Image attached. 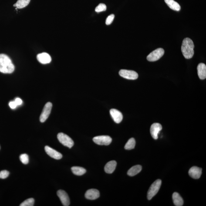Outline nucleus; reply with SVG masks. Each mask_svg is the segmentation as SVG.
<instances>
[{
    "label": "nucleus",
    "instance_id": "6e6552de",
    "mask_svg": "<svg viewBox=\"0 0 206 206\" xmlns=\"http://www.w3.org/2000/svg\"><path fill=\"white\" fill-rule=\"evenodd\" d=\"M52 104L51 102H48L45 105L40 117V121L41 123L45 122L49 117L52 110Z\"/></svg>",
    "mask_w": 206,
    "mask_h": 206
},
{
    "label": "nucleus",
    "instance_id": "39448f33",
    "mask_svg": "<svg viewBox=\"0 0 206 206\" xmlns=\"http://www.w3.org/2000/svg\"><path fill=\"white\" fill-rule=\"evenodd\" d=\"M164 50L162 48H158L155 50L148 55L147 59L150 62H155L158 60L164 55Z\"/></svg>",
    "mask_w": 206,
    "mask_h": 206
},
{
    "label": "nucleus",
    "instance_id": "a878e982",
    "mask_svg": "<svg viewBox=\"0 0 206 206\" xmlns=\"http://www.w3.org/2000/svg\"><path fill=\"white\" fill-rule=\"evenodd\" d=\"M106 6L104 4H100L96 8L95 11L97 12H100L106 11Z\"/></svg>",
    "mask_w": 206,
    "mask_h": 206
},
{
    "label": "nucleus",
    "instance_id": "393cba45",
    "mask_svg": "<svg viewBox=\"0 0 206 206\" xmlns=\"http://www.w3.org/2000/svg\"><path fill=\"white\" fill-rule=\"evenodd\" d=\"M20 158L21 162L24 164H26L29 163V157L27 154L24 153V154L21 155H20Z\"/></svg>",
    "mask_w": 206,
    "mask_h": 206
},
{
    "label": "nucleus",
    "instance_id": "f257e3e1",
    "mask_svg": "<svg viewBox=\"0 0 206 206\" xmlns=\"http://www.w3.org/2000/svg\"><path fill=\"white\" fill-rule=\"evenodd\" d=\"M15 70V66L8 55L0 54V72L5 74H11Z\"/></svg>",
    "mask_w": 206,
    "mask_h": 206
},
{
    "label": "nucleus",
    "instance_id": "c756f323",
    "mask_svg": "<svg viewBox=\"0 0 206 206\" xmlns=\"http://www.w3.org/2000/svg\"><path fill=\"white\" fill-rule=\"evenodd\" d=\"M14 101L16 103V104L17 106H20V105L22 104L23 102L22 99L19 98H17L15 99V100Z\"/></svg>",
    "mask_w": 206,
    "mask_h": 206
},
{
    "label": "nucleus",
    "instance_id": "f3484780",
    "mask_svg": "<svg viewBox=\"0 0 206 206\" xmlns=\"http://www.w3.org/2000/svg\"><path fill=\"white\" fill-rule=\"evenodd\" d=\"M117 163L115 161H109L106 163L104 168L105 172L108 174H111L115 170Z\"/></svg>",
    "mask_w": 206,
    "mask_h": 206
},
{
    "label": "nucleus",
    "instance_id": "20e7f679",
    "mask_svg": "<svg viewBox=\"0 0 206 206\" xmlns=\"http://www.w3.org/2000/svg\"><path fill=\"white\" fill-rule=\"evenodd\" d=\"M57 138L62 144L69 149L73 147L74 144L73 140L69 136L63 133L58 134Z\"/></svg>",
    "mask_w": 206,
    "mask_h": 206
},
{
    "label": "nucleus",
    "instance_id": "ddd939ff",
    "mask_svg": "<svg viewBox=\"0 0 206 206\" xmlns=\"http://www.w3.org/2000/svg\"><path fill=\"white\" fill-rule=\"evenodd\" d=\"M110 114L113 120L116 123H120L123 120V115L121 112L116 109H111Z\"/></svg>",
    "mask_w": 206,
    "mask_h": 206
},
{
    "label": "nucleus",
    "instance_id": "1a4fd4ad",
    "mask_svg": "<svg viewBox=\"0 0 206 206\" xmlns=\"http://www.w3.org/2000/svg\"><path fill=\"white\" fill-rule=\"evenodd\" d=\"M162 129L161 124L158 123L153 124L150 129V132L152 137L154 140H157L158 138V134Z\"/></svg>",
    "mask_w": 206,
    "mask_h": 206
},
{
    "label": "nucleus",
    "instance_id": "f03ea898",
    "mask_svg": "<svg viewBox=\"0 0 206 206\" xmlns=\"http://www.w3.org/2000/svg\"><path fill=\"white\" fill-rule=\"evenodd\" d=\"M194 45L193 41L189 38L183 40L181 46V51L183 56L186 59H190L194 55Z\"/></svg>",
    "mask_w": 206,
    "mask_h": 206
},
{
    "label": "nucleus",
    "instance_id": "aec40b11",
    "mask_svg": "<svg viewBox=\"0 0 206 206\" xmlns=\"http://www.w3.org/2000/svg\"><path fill=\"white\" fill-rule=\"evenodd\" d=\"M142 169L141 166L140 165H137L133 166L128 171V175L130 177H133L138 174L141 171Z\"/></svg>",
    "mask_w": 206,
    "mask_h": 206
},
{
    "label": "nucleus",
    "instance_id": "9d476101",
    "mask_svg": "<svg viewBox=\"0 0 206 206\" xmlns=\"http://www.w3.org/2000/svg\"><path fill=\"white\" fill-rule=\"evenodd\" d=\"M57 194L63 206L69 205L70 200L69 195L66 192L63 190H60L57 191Z\"/></svg>",
    "mask_w": 206,
    "mask_h": 206
},
{
    "label": "nucleus",
    "instance_id": "a211bd4d",
    "mask_svg": "<svg viewBox=\"0 0 206 206\" xmlns=\"http://www.w3.org/2000/svg\"><path fill=\"white\" fill-rule=\"evenodd\" d=\"M173 203L177 206H182L183 205L184 201L180 195L177 192L173 193L172 196Z\"/></svg>",
    "mask_w": 206,
    "mask_h": 206
},
{
    "label": "nucleus",
    "instance_id": "b1692460",
    "mask_svg": "<svg viewBox=\"0 0 206 206\" xmlns=\"http://www.w3.org/2000/svg\"><path fill=\"white\" fill-rule=\"evenodd\" d=\"M35 203V200L33 198H28L20 204V206H33Z\"/></svg>",
    "mask_w": 206,
    "mask_h": 206
},
{
    "label": "nucleus",
    "instance_id": "f8f14e48",
    "mask_svg": "<svg viewBox=\"0 0 206 206\" xmlns=\"http://www.w3.org/2000/svg\"><path fill=\"white\" fill-rule=\"evenodd\" d=\"M85 196L88 199L94 200L100 197V193L99 190L96 189H90L86 191Z\"/></svg>",
    "mask_w": 206,
    "mask_h": 206
},
{
    "label": "nucleus",
    "instance_id": "bb28decb",
    "mask_svg": "<svg viewBox=\"0 0 206 206\" xmlns=\"http://www.w3.org/2000/svg\"><path fill=\"white\" fill-rule=\"evenodd\" d=\"M114 18L115 15H113V14H111V15L108 16L106 20V25H110L112 23V22H113Z\"/></svg>",
    "mask_w": 206,
    "mask_h": 206
},
{
    "label": "nucleus",
    "instance_id": "423d86ee",
    "mask_svg": "<svg viewBox=\"0 0 206 206\" xmlns=\"http://www.w3.org/2000/svg\"><path fill=\"white\" fill-rule=\"evenodd\" d=\"M93 141L99 145L108 146L112 142L111 137L108 136H100L93 138Z\"/></svg>",
    "mask_w": 206,
    "mask_h": 206
},
{
    "label": "nucleus",
    "instance_id": "5701e85b",
    "mask_svg": "<svg viewBox=\"0 0 206 206\" xmlns=\"http://www.w3.org/2000/svg\"><path fill=\"white\" fill-rule=\"evenodd\" d=\"M31 0H18L16 4L18 8H22L27 6Z\"/></svg>",
    "mask_w": 206,
    "mask_h": 206
},
{
    "label": "nucleus",
    "instance_id": "dca6fc26",
    "mask_svg": "<svg viewBox=\"0 0 206 206\" xmlns=\"http://www.w3.org/2000/svg\"><path fill=\"white\" fill-rule=\"evenodd\" d=\"M197 71L199 78L201 79H204L206 78V66L204 63L199 64L197 66Z\"/></svg>",
    "mask_w": 206,
    "mask_h": 206
},
{
    "label": "nucleus",
    "instance_id": "6ab92c4d",
    "mask_svg": "<svg viewBox=\"0 0 206 206\" xmlns=\"http://www.w3.org/2000/svg\"><path fill=\"white\" fill-rule=\"evenodd\" d=\"M164 1L171 9L177 11L181 10V6L180 4L174 0H164Z\"/></svg>",
    "mask_w": 206,
    "mask_h": 206
},
{
    "label": "nucleus",
    "instance_id": "2eb2a0df",
    "mask_svg": "<svg viewBox=\"0 0 206 206\" xmlns=\"http://www.w3.org/2000/svg\"><path fill=\"white\" fill-rule=\"evenodd\" d=\"M201 173H202V169L197 167H192L189 171V174L190 177L194 179L200 178Z\"/></svg>",
    "mask_w": 206,
    "mask_h": 206
},
{
    "label": "nucleus",
    "instance_id": "7ed1b4c3",
    "mask_svg": "<svg viewBox=\"0 0 206 206\" xmlns=\"http://www.w3.org/2000/svg\"><path fill=\"white\" fill-rule=\"evenodd\" d=\"M161 181L160 180H156L150 186L148 191L147 197L148 199L150 200L155 196L158 192L161 187Z\"/></svg>",
    "mask_w": 206,
    "mask_h": 206
},
{
    "label": "nucleus",
    "instance_id": "cd10ccee",
    "mask_svg": "<svg viewBox=\"0 0 206 206\" xmlns=\"http://www.w3.org/2000/svg\"><path fill=\"white\" fill-rule=\"evenodd\" d=\"M9 172L7 170H3L0 172V178L4 179L8 177Z\"/></svg>",
    "mask_w": 206,
    "mask_h": 206
},
{
    "label": "nucleus",
    "instance_id": "412c9836",
    "mask_svg": "<svg viewBox=\"0 0 206 206\" xmlns=\"http://www.w3.org/2000/svg\"><path fill=\"white\" fill-rule=\"evenodd\" d=\"M72 172L77 176H81L86 173V171L83 168L79 167H73L71 168Z\"/></svg>",
    "mask_w": 206,
    "mask_h": 206
},
{
    "label": "nucleus",
    "instance_id": "9b49d317",
    "mask_svg": "<svg viewBox=\"0 0 206 206\" xmlns=\"http://www.w3.org/2000/svg\"><path fill=\"white\" fill-rule=\"evenodd\" d=\"M45 150L47 154L50 157L56 160H60L62 158V154L59 152L49 146H46L45 147Z\"/></svg>",
    "mask_w": 206,
    "mask_h": 206
},
{
    "label": "nucleus",
    "instance_id": "c85d7f7f",
    "mask_svg": "<svg viewBox=\"0 0 206 206\" xmlns=\"http://www.w3.org/2000/svg\"><path fill=\"white\" fill-rule=\"evenodd\" d=\"M9 106L10 108L13 109H15L17 106L15 101L10 102L9 103Z\"/></svg>",
    "mask_w": 206,
    "mask_h": 206
},
{
    "label": "nucleus",
    "instance_id": "0eeeda50",
    "mask_svg": "<svg viewBox=\"0 0 206 206\" xmlns=\"http://www.w3.org/2000/svg\"><path fill=\"white\" fill-rule=\"evenodd\" d=\"M119 74L122 77L130 80H135L138 78V74L134 71L121 69Z\"/></svg>",
    "mask_w": 206,
    "mask_h": 206
},
{
    "label": "nucleus",
    "instance_id": "4468645a",
    "mask_svg": "<svg viewBox=\"0 0 206 206\" xmlns=\"http://www.w3.org/2000/svg\"><path fill=\"white\" fill-rule=\"evenodd\" d=\"M37 59L40 63L43 64L49 63L52 60L50 55L45 52H43V53L38 54L37 56Z\"/></svg>",
    "mask_w": 206,
    "mask_h": 206
},
{
    "label": "nucleus",
    "instance_id": "4be33fe9",
    "mask_svg": "<svg viewBox=\"0 0 206 206\" xmlns=\"http://www.w3.org/2000/svg\"><path fill=\"white\" fill-rule=\"evenodd\" d=\"M136 145L135 140L133 138H131L128 140L125 146V149L126 150H131L134 148Z\"/></svg>",
    "mask_w": 206,
    "mask_h": 206
}]
</instances>
